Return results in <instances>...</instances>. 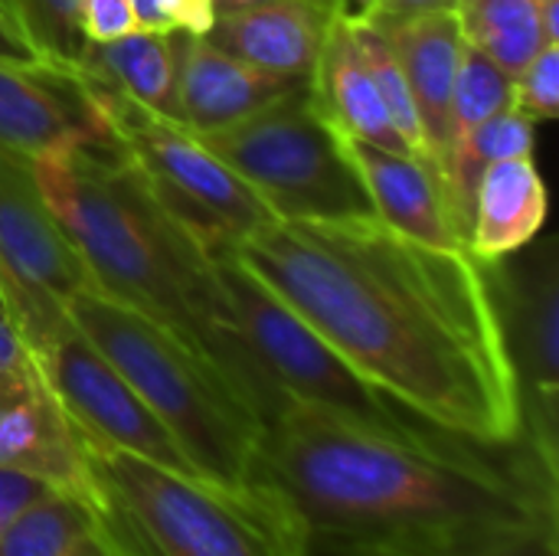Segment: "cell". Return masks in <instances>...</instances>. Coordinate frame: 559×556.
I'll use <instances>...</instances> for the list:
<instances>
[{
    "label": "cell",
    "instance_id": "83f0119b",
    "mask_svg": "<svg viewBox=\"0 0 559 556\" xmlns=\"http://www.w3.org/2000/svg\"><path fill=\"white\" fill-rule=\"evenodd\" d=\"M141 29L203 36L213 26V0H131Z\"/></svg>",
    "mask_w": 559,
    "mask_h": 556
},
{
    "label": "cell",
    "instance_id": "30bf717a",
    "mask_svg": "<svg viewBox=\"0 0 559 556\" xmlns=\"http://www.w3.org/2000/svg\"><path fill=\"white\" fill-rule=\"evenodd\" d=\"M521 393V442L559 478V262L547 236L518 265H485Z\"/></svg>",
    "mask_w": 559,
    "mask_h": 556
},
{
    "label": "cell",
    "instance_id": "5b68a950",
    "mask_svg": "<svg viewBox=\"0 0 559 556\" xmlns=\"http://www.w3.org/2000/svg\"><path fill=\"white\" fill-rule=\"evenodd\" d=\"M98 528L118 556H301V537L252 485L229 488L85 439Z\"/></svg>",
    "mask_w": 559,
    "mask_h": 556
},
{
    "label": "cell",
    "instance_id": "1f68e13d",
    "mask_svg": "<svg viewBox=\"0 0 559 556\" xmlns=\"http://www.w3.org/2000/svg\"><path fill=\"white\" fill-rule=\"evenodd\" d=\"M459 0H360V13L373 23L386 20H406V16H423V13H439V10H455Z\"/></svg>",
    "mask_w": 559,
    "mask_h": 556
},
{
    "label": "cell",
    "instance_id": "7c38bea8",
    "mask_svg": "<svg viewBox=\"0 0 559 556\" xmlns=\"http://www.w3.org/2000/svg\"><path fill=\"white\" fill-rule=\"evenodd\" d=\"M0 469L92 505L85 439L36 370L0 377Z\"/></svg>",
    "mask_w": 559,
    "mask_h": 556
},
{
    "label": "cell",
    "instance_id": "44dd1931",
    "mask_svg": "<svg viewBox=\"0 0 559 556\" xmlns=\"http://www.w3.org/2000/svg\"><path fill=\"white\" fill-rule=\"evenodd\" d=\"M0 556H115L105 544L95 508L49 492L26 508L0 537Z\"/></svg>",
    "mask_w": 559,
    "mask_h": 556
},
{
    "label": "cell",
    "instance_id": "ffe728a7",
    "mask_svg": "<svg viewBox=\"0 0 559 556\" xmlns=\"http://www.w3.org/2000/svg\"><path fill=\"white\" fill-rule=\"evenodd\" d=\"M177 69H180V33H160L141 26L108 43H85L82 59L75 66V72L183 125Z\"/></svg>",
    "mask_w": 559,
    "mask_h": 556
},
{
    "label": "cell",
    "instance_id": "4316f807",
    "mask_svg": "<svg viewBox=\"0 0 559 556\" xmlns=\"http://www.w3.org/2000/svg\"><path fill=\"white\" fill-rule=\"evenodd\" d=\"M514 111L527 121H554L559 115V43L544 46L514 75Z\"/></svg>",
    "mask_w": 559,
    "mask_h": 556
},
{
    "label": "cell",
    "instance_id": "f546056e",
    "mask_svg": "<svg viewBox=\"0 0 559 556\" xmlns=\"http://www.w3.org/2000/svg\"><path fill=\"white\" fill-rule=\"evenodd\" d=\"M79 26L88 43H108L138 29L131 0H79Z\"/></svg>",
    "mask_w": 559,
    "mask_h": 556
},
{
    "label": "cell",
    "instance_id": "484cf974",
    "mask_svg": "<svg viewBox=\"0 0 559 556\" xmlns=\"http://www.w3.org/2000/svg\"><path fill=\"white\" fill-rule=\"evenodd\" d=\"M29 29L43 43V49L69 72H75L85 36L79 26V0H16Z\"/></svg>",
    "mask_w": 559,
    "mask_h": 556
},
{
    "label": "cell",
    "instance_id": "8fae6325",
    "mask_svg": "<svg viewBox=\"0 0 559 556\" xmlns=\"http://www.w3.org/2000/svg\"><path fill=\"white\" fill-rule=\"evenodd\" d=\"M85 144H111L79 72L0 59V154L36 164Z\"/></svg>",
    "mask_w": 559,
    "mask_h": 556
},
{
    "label": "cell",
    "instance_id": "f1b7e54d",
    "mask_svg": "<svg viewBox=\"0 0 559 556\" xmlns=\"http://www.w3.org/2000/svg\"><path fill=\"white\" fill-rule=\"evenodd\" d=\"M0 59L3 62H16V66H33V69H56V72H69L62 69L36 39V33L29 29L23 10L16 0H0Z\"/></svg>",
    "mask_w": 559,
    "mask_h": 556
},
{
    "label": "cell",
    "instance_id": "9a60e30c",
    "mask_svg": "<svg viewBox=\"0 0 559 556\" xmlns=\"http://www.w3.org/2000/svg\"><path fill=\"white\" fill-rule=\"evenodd\" d=\"M301 88H308V79L255 69L239 56L219 49L206 36L180 33V118L197 134L229 128Z\"/></svg>",
    "mask_w": 559,
    "mask_h": 556
},
{
    "label": "cell",
    "instance_id": "d6a6232c",
    "mask_svg": "<svg viewBox=\"0 0 559 556\" xmlns=\"http://www.w3.org/2000/svg\"><path fill=\"white\" fill-rule=\"evenodd\" d=\"M265 3H275V0H213V13H216V16H229V13H242V10L265 7ZM216 16H213V20H216Z\"/></svg>",
    "mask_w": 559,
    "mask_h": 556
},
{
    "label": "cell",
    "instance_id": "d4e9b609",
    "mask_svg": "<svg viewBox=\"0 0 559 556\" xmlns=\"http://www.w3.org/2000/svg\"><path fill=\"white\" fill-rule=\"evenodd\" d=\"M350 23H354V33H357V43L364 49V59L373 72V82L383 95V105L400 131V138L406 141V147L426 161L429 157V147H426V138H423V125H419V111H416V102H413V92H409V82L403 75V66L400 59L393 56L383 29L377 23H370L364 13L350 10Z\"/></svg>",
    "mask_w": 559,
    "mask_h": 556
},
{
    "label": "cell",
    "instance_id": "7402d4cb",
    "mask_svg": "<svg viewBox=\"0 0 559 556\" xmlns=\"http://www.w3.org/2000/svg\"><path fill=\"white\" fill-rule=\"evenodd\" d=\"M544 0H459L455 16L468 46L498 62L508 75H518L544 46L540 26Z\"/></svg>",
    "mask_w": 559,
    "mask_h": 556
},
{
    "label": "cell",
    "instance_id": "cb8c5ba5",
    "mask_svg": "<svg viewBox=\"0 0 559 556\" xmlns=\"http://www.w3.org/2000/svg\"><path fill=\"white\" fill-rule=\"evenodd\" d=\"M301 556H559V528L459 544H305Z\"/></svg>",
    "mask_w": 559,
    "mask_h": 556
},
{
    "label": "cell",
    "instance_id": "ac0fdd59",
    "mask_svg": "<svg viewBox=\"0 0 559 556\" xmlns=\"http://www.w3.org/2000/svg\"><path fill=\"white\" fill-rule=\"evenodd\" d=\"M337 7L347 3L275 0L242 13L216 16L203 36L255 69L292 79H311L328 20Z\"/></svg>",
    "mask_w": 559,
    "mask_h": 556
},
{
    "label": "cell",
    "instance_id": "ba28073f",
    "mask_svg": "<svg viewBox=\"0 0 559 556\" xmlns=\"http://www.w3.org/2000/svg\"><path fill=\"white\" fill-rule=\"evenodd\" d=\"M197 138L255 190L275 220L377 216L344 134L314 108L308 88Z\"/></svg>",
    "mask_w": 559,
    "mask_h": 556
},
{
    "label": "cell",
    "instance_id": "8992f818",
    "mask_svg": "<svg viewBox=\"0 0 559 556\" xmlns=\"http://www.w3.org/2000/svg\"><path fill=\"white\" fill-rule=\"evenodd\" d=\"M0 311L82 439L131 452L170 472L200 475L131 383L75 328L59 295L0 269Z\"/></svg>",
    "mask_w": 559,
    "mask_h": 556
},
{
    "label": "cell",
    "instance_id": "603a6c76",
    "mask_svg": "<svg viewBox=\"0 0 559 556\" xmlns=\"http://www.w3.org/2000/svg\"><path fill=\"white\" fill-rule=\"evenodd\" d=\"M511 108H514V75H508L498 62H491L485 52L465 43L459 75L452 85V151L475 128Z\"/></svg>",
    "mask_w": 559,
    "mask_h": 556
},
{
    "label": "cell",
    "instance_id": "d6986e66",
    "mask_svg": "<svg viewBox=\"0 0 559 556\" xmlns=\"http://www.w3.org/2000/svg\"><path fill=\"white\" fill-rule=\"evenodd\" d=\"M547 220V184L534 157H504L481 170L465 249L475 262L491 265L527 249Z\"/></svg>",
    "mask_w": 559,
    "mask_h": 556
},
{
    "label": "cell",
    "instance_id": "277c9868",
    "mask_svg": "<svg viewBox=\"0 0 559 556\" xmlns=\"http://www.w3.org/2000/svg\"><path fill=\"white\" fill-rule=\"evenodd\" d=\"M33 177L95 288L200 347L160 210L115 144L43 157Z\"/></svg>",
    "mask_w": 559,
    "mask_h": 556
},
{
    "label": "cell",
    "instance_id": "836d02e7",
    "mask_svg": "<svg viewBox=\"0 0 559 556\" xmlns=\"http://www.w3.org/2000/svg\"><path fill=\"white\" fill-rule=\"evenodd\" d=\"M95 521H98V518H95ZM98 531H102V528H98ZM102 537H105V534H102ZM105 544H108V541H105ZM108 547H111V544H108ZM111 554H115V551H111ZM118 556V554H115Z\"/></svg>",
    "mask_w": 559,
    "mask_h": 556
},
{
    "label": "cell",
    "instance_id": "6da1fadb",
    "mask_svg": "<svg viewBox=\"0 0 559 556\" xmlns=\"http://www.w3.org/2000/svg\"><path fill=\"white\" fill-rule=\"evenodd\" d=\"M233 252L409 416L491 449L521 442L498 301L468 249L350 216L272 220Z\"/></svg>",
    "mask_w": 559,
    "mask_h": 556
},
{
    "label": "cell",
    "instance_id": "9c48e42d",
    "mask_svg": "<svg viewBox=\"0 0 559 556\" xmlns=\"http://www.w3.org/2000/svg\"><path fill=\"white\" fill-rule=\"evenodd\" d=\"M92 105L102 115L108 141L147 190V197L180 226L213 246H236L272 223V210L255 190L226 167L187 125L164 118L128 95L82 75Z\"/></svg>",
    "mask_w": 559,
    "mask_h": 556
},
{
    "label": "cell",
    "instance_id": "4dcf8cb0",
    "mask_svg": "<svg viewBox=\"0 0 559 556\" xmlns=\"http://www.w3.org/2000/svg\"><path fill=\"white\" fill-rule=\"evenodd\" d=\"M52 488L33 475H23V472H10V469H0V537L7 534V528L26 511L33 508L39 498H46Z\"/></svg>",
    "mask_w": 559,
    "mask_h": 556
},
{
    "label": "cell",
    "instance_id": "4fadbf2b",
    "mask_svg": "<svg viewBox=\"0 0 559 556\" xmlns=\"http://www.w3.org/2000/svg\"><path fill=\"white\" fill-rule=\"evenodd\" d=\"M0 269L49 288L62 301L79 292H98L59 229L33 164L10 154H0Z\"/></svg>",
    "mask_w": 559,
    "mask_h": 556
},
{
    "label": "cell",
    "instance_id": "3957f363",
    "mask_svg": "<svg viewBox=\"0 0 559 556\" xmlns=\"http://www.w3.org/2000/svg\"><path fill=\"white\" fill-rule=\"evenodd\" d=\"M66 311L203 478L249 485L265 419L203 347L102 292L66 298Z\"/></svg>",
    "mask_w": 559,
    "mask_h": 556
},
{
    "label": "cell",
    "instance_id": "7a4b0ae2",
    "mask_svg": "<svg viewBox=\"0 0 559 556\" xmlns=\"http://www.w3.org/2000/svg\"><path fill=\"white\" fill-rule=\"evenodd\" d=\"M249 485L305 544H459L559 528L557 475L524 442L491 449L432 426L383 429L285 403Z\"/></svg>",
    "mask_w": 559,
    "mask_h": 556
},
{
    "label": "cell",
    "instance_id": "52a82bcc",
    "mask_svg": "<svg viewBox=\"0 0 559 556\" xmlns=\"http://www.w3.org/2000/svg\"><path fill=\"white\" fill-rule=\"evenodd\" d=\"M213 262L269 419L285 403H305L383 429L426 426L380 390H373L288 301H282L233 252V246H216Z\"/></svg>",
    "mask_w": 559,
    "mask_h": 556
},
{
    "label": "cell",
    "instance_id": "e0dca14e",
    "mask_svg": "<svg viewBox=\"0 0 559 556\" xmlns=\"http://www.w3.org/2000/svg\"><path fill=\"white\" fill-rule=\"evenodd\" d=\"M308 95L314 108L344 138L393 147V151H409L364 59V49L350 23V7H337L328 20L324 39H321L318 59L308 79Z\"/></svg>",
    "mask_w": 559,
    "mask_h": 556
},
{
    "label": "cell",
    "instance_id": "e575fe53",
    "mask_svg": "<svg viewBox=\"0 0 559 556\" xmlns=\"http://www.w3.org/2000/svg\"><path fill=\"white\" fill-rule=\"evenodd\" d=\"M334 3H347V7H350V0H334Z\"/></svg>",
    "mask_w": 559,
    "mask_h": 556
},
{
    "label": "cell",
    "instance_id": "5bb4252c",
    "mask_svg": "<svg viewBox=\"0 0 559 556\" xmlns=\"http://www.w3.org/2000/svg\"><path fill=\"white\" fill-rule=\"evenodd\" d=\"M344 141L377 220L416 242L436 249H465L462 226L449 206L442 174L432 161L413 151H393L354 138Z\"/></svg>",
    "mask_w": 559,
    "mask_h": 556
},
{
    "label": "cell",
    "instance_id": "2e32d148",
    "mask_svg": "<svg viewBox=\"0 0 559 556\" xmlns=\"http://www.w3.org/2000/svg\"><path fill=\"white\" fill-rule=\"evenodd\" d=\"M377 26L383 29L393 56L403 66L429 157L439 167V174H445L452 154V85L465 49L459 16L455 10H439L406 20H386Z\"/></svg>",
    "mask_w": 559,
    "mask_h": 556
}]
</instances>
